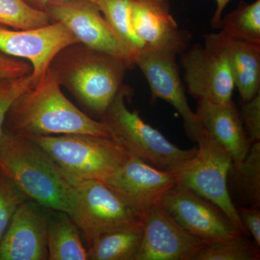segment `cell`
<instances>
[{"label":"cell","instance_id":"d4e9b609","mask_svg":"<svg viewBox=\"0 0 260 260\" xmlns=\"http://www.w3.org/2000/svg\"><path fill=\"white\" fill-rule=\"evenodd\" d=\"M236 168L243 200L254 208H258L260 205V141L250 145L245 158Z\"/></svg>","mask_w":260,"mask_h":260},{"label":"cell","instance_id":"ba28073f","mask_svg":"<svg viewBox=\"0 0 260 260\" xmlns=\"http://www.w3.org/2000/svg\"><path fill=\"white\" fill-rule=\"evenodd\" d=\"M51 23L64 24L80 44L135 66L136 54L118 37L99 5L90 0H55L44 10Z\"/></svg>","mask_w":260,"mask_h":260},{"label":"cell","instance_id":"9c48e42d","mask_svg":"<svg viewBox=\"0 0 260 260\" xmlns=\"http://www.w3.org/2000/svg\"><path fill=\"white\" fill-rule=\"evenodd\" d=\"M160 204L184 230L206 244L242 235L218 206L185 186L175 184Z\"/></svg>","mask_w":260,"mask_h":260},{"label":"cell","instance_id":"30bf717a","mask_svg":"<svg viewBox=\"0 0 260 260\" xmlns=\"http://www.w3.org/2000/svg\"><path fill=\"white\" fill-rule=\"evenodd\" d=\"M184 80L188 91L197 100L226 103L235 88L226 57L209 44H194L181 54Z\"/></svg>","mask_w":260,"mask_h":260},{"label":"cell","instance_id":"3957f363","mask_svg":"<svg viewBox=\"0 0 260 260\" xmlns=\"http://www.w3.org/2000/svg\"><path fill=\"white\" fill-rule=\"evenodd\" d=\"M0 172L39 206L59 213L69 211L73 184L32 140L5 130L0 138Z\"/></svg>","mask_w":260,"mask_h":260},{"label":"cell","instance_id":"484cf974","mask_svg":"<svg viewBox=\"0 0 260 260\" xmlns=\"http://www.w3.org/2000/svg\"><path fill=\"white\" fill-rule=\"evenodd\" d=\"M26 200L18 186L0 172V240L15 212Z\"/></svg>","mask_w":260,"mask_h":260},{"label":"cell","instance_id":"7c38bea8","mask_svg":"<svg viewBox=\"0 0 260 260\" xmlns=\"http://www.w3.org/2000/svg\"><path fill=\"white\" fill-rule=\"evenodd\" d=\"M141 220L143 242L135 260H192L206 244L184 230L160 203L145 210Z\"/></svg>","mask_w":260,"mask_h":260},{"label":"cell","instance_id":"603a6c76","mask_svg":"<svg viewBox=\"0 0 260 260\" xmlns=\"http://www.w3.org/2000/svg\"><path fill=\"white\" fill-rule=\"evenodd\" d=\"M52 23L49 15L25 0H0V25L18 30L41 28Z\"/></svg>","mask_w":260,"mask_h":260},{"label":"cell","instance_id":"52a82bcc","mask_svg":"<svg viewBox=\"0 0 260 260\" xmlns=\"http://www.w3.org/2000/svg\"><path fill=\"white\" fill-rule=\"evenodd\" d=\"M73 186L67 215L88 246L103 234L142 223L139 214L103 181H79Z\"/></svg>","mask_w":260,"mask_h":260},{"label":"cell","instance_id":"9a60e30c","mask_svg":"<svg viewBox=\"0 0 260 260\" xmlns=\"http://www.w3.org/2000/svg\"><path fill=\"white\" fill-rule=\"evenodd\" d=\"M131 20L145 50L178 55L188 48L190 34L179 28L169 0H132Z\"/></svg>","mask_w":260,"mask_h":260},{"label":"cell","instance_id":"7a4b0ae2","mask_svg":"<svg viewBox=\"0 0 260 260\" xmlns=\"http://www.w3.org/2000/svg\"><path fill=\"white\" fill-rule=\"evenodd\" d=\"M130 68L120 59L76 43L59 51L48 70L84 107L102 116L124 85Z\"/></svg>","mask_w":260,"mask_h":260},{"label":"cell","instance_id":"ac0fdd59","mask_svg":"<svg viewBox=\"0 0 260 260\" xmlns=\"http://www.w3.org/2000/svg\"><path fill=\"white\" fill-rule=\"evenodd\" d=\"M205 43L226 57L242 102L251 100L260 92V44L236 39L223 30L207 34Z\"/></svg>","mask_w":260,"mask_h":260},{"label":"cell","instance_id":"2e32d148","mask_svg":"<svg viewBox=\"0 0 260 260\" xmlns=\"http://www.w3.org/2000/svg\"><path fill=\"white\" fill-rule=\"evenodd\" d=\"M30 200L15 212L0 240V260L48 259L49 217Z\"/></svg>","mask_w":260,"mask_h":260},{"label":"cell","instance_id":"44dd1931","mask_svg":"<svg viewBox=\"0 0 260 260\" xmlns=\"http://www.w3.org/2000/svg\"><path fill=\"white\" fill-rule=\"evenodd\" d=\"M220 29L236 39L260 44V0L251 4L239 2L236 9L222 18Z\"/></svg>","mask_w":260,"mask_h":260},{"label":"cell","instance_id":"8fae6325","mask_svg":"<svg viewBox=\"0 0 260 260\" xmlns=\"http://www.w3.org/2000/svg\"><path fill=\"white\" fill-rule=\"evenodd\" d=\"M79 43L64 24L56 22L41 28L18 30L0 25V51L28 61L32 75L39 80L61 49Z\"/></svg>","mask_w":260,"mask_h":260},{"label":"cell","instance_id":"4fadbf2b","mask_svg":"<svg viewBox=\"0 0 260 260\" xmlns=\"http://www.w3.org/2000/svg\"><path fill=\"white\" fill-rule=\"evenodd\" d=\"M122 198L140 216L177 184L171 171L150 165L130 155L113 175L103 181Z\"/></svg>","mask_w":260,"mask_h":260},{"label":"cell","instance_id":"83f0119b","mask_svg":"<svg viewBox=\"0 0 260 260\" xmlns=\"http://www.w3.org/2000/svg\"><path fill=\"white\" fill-rule=\"evenodd\" d=\"M242 118L250 145L260 141V92L248 102H242Z\"/></svg>","mask_w":260,"mask_h":260},{"label":"cell","instance_id":"4dcf8cb0","mask_svg":"<svg viewBox=\"0 0 260 260\" xmlns=\"http://www.w3.org/2000/svg\"><path fill=\"white\" fill-rule=\"evenodd\" d=\"M216 1V10L211 20V27L215 29H220V23L223 18L224 10L231 0H215Z\"/></svg>","mask_w":260,"mask_h":260},{"label":"cell","instance_id":"1f68e13d","mask_svg":"<svg viewBox=\"0 0 260 260\" xmlns=\"http://www.w3.org/2000/svg\"><path fill=\"white\" fill-rule=\"evenodd\" d=\"M25 1L29 5H30L32 8L44 11L48 3H50L51 1H55V0H25ZM90 1L93 2V3H96L97 4L99 0H90Z\"/></svg>","mask_w":260,"mask_h":260},{"label":"cell","instance_id":"e0dca14e","mask_svg":"<svg viewBox=\"0 0 260 260\" xmlns=\"http://www.w3.org/2000/svg\"><path fill=\"white\" fill-rule=\"evenodd\" d=\"M195 113L205 131L227 150L233 164L238 167L251 145L233 99L222 104L198 100Z\"/></svg>","mask_w":260,"mask_h":260},{"label":"cell","instance_id":"f546056e","mask_svg":"<svg viewBox=\"0 0 260 260\" xmlns=\"http://www.w3.org/2000/svg\"><path fill=\"white\" fill-rule=\"evenodd\" d=\"M238 210V209H237ZM239 217L246 232L249 233L255 240L256 246H260V211L257 208L242 207L238 210Z\"/></svg>","mask_w":260,"mask_h":260},{"label":"cell","instance_id":"4316f807","mask_svg":"<svg viewBox=\"0 0 260 260\" xmlns=\"http://www.w3.org/2000/svg\"><path fill=\"white\" fill-rule=\"evenodd\" d=\"M31 74L21 78L0 81V138L4 133L5 121L8 111L21 94L37 83Z\"/></svg>","mask_w":260,"mask_h":260},{"label":"cell","instance_id":"cb8c5ba5","mask_svg":"<svg viewBox=\"0 0 260 260\" xmlns=\"http://www.w3.org/2000/svg\"><path fill=\"white\" fill-rule=\"evenodd\" d=\"M259 257L257 246H253L240 236L205 244L197 251L192 260H259Z\"/></svg>","mask_w":260,"mask_h":260},{"label":"cell","instance_id":"7402d4cb","mask_svg":"<svg viewBox=\"0 0 260 260\" xmlns=\"http://www.w3.org/2000/svg\"><path fill=\"white\" fill-rule=\"evenodd\" d=\"M103 15L118 37L138 55L146 49L137 35L131 20L132 0H99Z\"/></svg>","mask_w":260,"mask_h":260},{"label":"cell","instance_id":"6da1fadb","mask_svg":"<svg viewBox=\"0 0 260 260\" xmlns=\"http://www.w3.org/2000/svg\"><path fill=\"white\" fill-rule=\"evenodd\" d=\"M4 129L24 137L85 134L112 138L104 122L89 117L65 96L48 70L13 103Z\"/></svg>","mask_w":260,"mask_h":260},{"label":"cell","instance_id":"f1b7e54d","mask_svg":"<svg viewBox=\"0 0 260 260\" xmlns=\"http://www.w3.org/2000/svg\"><path fill=\"white\" fill-rule=\"evenodd\" d=\"M32 72L31 64L28 61L12 57L0 51V81L26 76Z\"/></svg>","mask_w":260,"mask_h":260},{"label":"cell","instance_id":"277c9868","mask_svg":"<svg viewBox=\"0 0 260 260\" xmlns=\"http://www.w3.org/2000/svg\"><path fill=\"white\" fill-rule=\"evenodd\" d=\"M25 138L37 143L53 159L72 184L87 180L104 181L130 155L108 137L70 134Z\"/></svg>","mask_w":260,"mask_h":260},{"label":"cell","instance_id":"5bb4252c","mask_svg":"<svg viewBox=\"0 0 260 260\" xmlns=\"http://www.w3.org/2000/svg\"><path fill=\"white\" fill-rule=\"evenodd\" d=\"M177 56L167 51L144 50L137 55L135 66L140 68L146 78L153 99L165 101L179 112L188 136L194 141L203 126L188 104Z\"/></svg>","mask_w":260,"mask_h":260},{"label":"cell","instance_id":"5b68a950","mask_svg":"<svg viewBox=\"0 0 260 260\" xmlns=\"http://www.w3.org/2000/svg\"><path fill=\"white\" fill-rule=\"evenodd\" d=\"M129 94V89L123 85L102 116L112 139L130 155L162 170H172L196 153L197 147L179 148L145 122L137 111H130L126 105Z\"/></svg>","mask_w":260,"mask_h":260},{"label":"cell","instance_id":"ffe728a7","mask_svg":"<svg viewBox=\"0 0 260 260\" xmlns=\"http://www.w3.org/2000/svg\"><path fill=\"white\" fill-rule=\"evenodd\" d=\"M47 248L49 260L88 259L79 229L64 213L54 218H49Z\"/></svg>","mask_w":260,"mask_h":260},{"label":"cell","instance_id":"8992f818","mask_svg":"<svg viewBox=\"0 0 260 260\" xmlns=\"http://www.w3.org/2000/svg\"><path fill=\"white\" fill-rule=\"evenodd\" d=\"M194 143H198L196 153L170 170L177 184L189 188L218 206L242 234H246L247 232L228 189L232 156L203 127L197 135Z\"/></svg>","mask_w":260,"mask_h":260},{"label":"cell","instance_id":"d6986e66","mask_svg":"<svg viewBox=\"0 0 260 260\" xmlns=\"http://www.w3.org/2000/svg\"><path fill=\"white\" fill-rule=\"evenodd\" d=\"M143 239L142 223L105 233L88 246V259L135 260Z\"/></svg>","mask_w":260,"mask_h":260}]
</instances>
